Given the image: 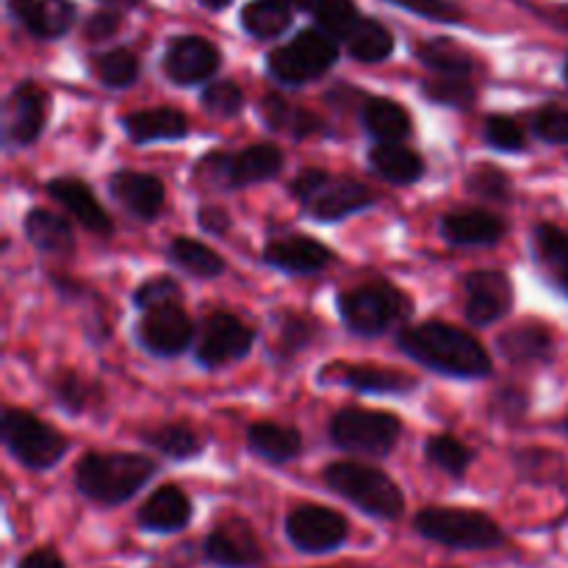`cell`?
I'll list each match as a JSON object with an SVG mask.
<instances>
[{
    "label": "cell",
    "instance_id": "cell-20",
    "mask_svg": "<svg viewBox=\"0 0 568 568\" xmlns=\"http://www.w3.org/2000/svg\"><path fill=\"white\" fill-rule=\"evenodd\" d=\"M9 11L37 39L64 37L78 17L72 0H9Z\"/></svg>",
    "mask_w": 568,
    "mask_h": 568
},
{
    "label": "cell",
    "instance_id": "cell-37",
    "mask_svg": "<svg viewBox=\"0 0 568 568\" xmlns=\"http://www.w3.org/2000/svg\"><path fill=\"white\" fill-rule=\"evenodd\" d=\"M144 442H148L150 447L159 449L161 455L175 460H186L203 453V438L186 425H166L159 427V430H150L148 436H144Z\"/></svg>",
    "mask_w": 568,
    "mask_h": 568
},
{
    "label": "cell",
    "instance_id": "cell-43",
    "mask_svg": "<svg viewBox=\"0 0 568 568\" xmlns=\"http://www.w3.org/2000/svg\"><path fill=\"white\" fill-rule=\"evenodd\" d=\"M486 142L491 144V148L503 150V153H519L521 148H525V131H521V125L516 120H510V116H488L486 120Z\"/></svg>",
    "mask_w": 568,
    "mask_h": 568
},
{
    "label": "cell",
    "instance_id": "cell-54",
    "mask_svg": "<svg viewBox=\"0 0 568 568\" xmlns=\"http://www.w3.org/2000/svg\"><path fill=\"white\" fill-rule=\"evenodd\" d=\"M275 3L286 6V9L292 11H314L316 0H275Z\"/></svg>",
    "mask_w": 568,
    "mask_h": 568
},
{
    "label": "cell",
    "instance_id": "cell-40",
    "mask_svg": "<svg viewBox=\"0 0 568 568\" xmlns=\"http://www.w3.org/2000/svg\"><path fill=\"white\" fill-rule=\"evenodd\" d=\"M316 26L331 33L336 42H344L361 20V11L355 9L353 0H316L314 6Z\"/></svg>",
    "mask_w": 568,
    "mask_h": 568
},
{
    "label": "cell",
    "instance_id": "cell-15",
    "mask_svg": "<svg viewBox=\"0 0 568 568\" xmlns=\"http://www.w3.org/2000/svg\"><path fill=\"white\" fill-rule=\"evenodd\" d=\"M466 292V320L471 325H494L503 316H508L510 305H514V286H510L508 275L494 270L471 272L464 277Z\"/></svg>",
    "mask_w": 568,
    "mask_h": 568
},
{
    "label": "cell",
    "instance_id": "cell-45",
    "mask_svg": "<svg viewBox=\"0 0 568 568\" xmlns=\"http://www.w3.org/2000/svg\"><path fill=\"white\" fill-rule=\"evenodd\" d=\"M466 186H469V192L477 194V197L499 200V203H505L510 194V181L505 178L503 170H497V166H477L469 175V181H466Z\"/></svg>",
    "mask_w": 568,
    "mask_h": 568
},
{
    "label": "cell",
    "instance_id": "cell-17",
    "mask_svg": "<svg viewBox=\"0 0 568 568\" xmlns=\"http://www.w3.org/2000/svg\"><path fill=\"white\" fill-rule=\"evenodd\" d=\"M220 70V50L203 37L172 39L164 55V72L178 87L209 81Z\"/></svg>",
    "mask_w": 568,
    "mask_h": 568
},
{
    "label": "cell",
    "instance_id": "cell-9",
    "mask_svg": "<svg viewBox=\"0 0 568 568\" xmlns=\"http://www.w3.org/2000/svg\"><path fill=\"white\" fill-rule=\"evenodd\" d=\"M283 166V153L275 144H250L239 153H211L197 164L203 178L214 175L216 186L239 189L275 178Z\"/></svg>",
    "mask_w": 568,
    "mask_h": 568
},
{
    "label": "cell",
    "instance_id": "cell-27",
    "mask_svg": "<svg viewBox=\"0 0 568 568\" xmlns=\"http://www.w3.org/2000/svg\"><path fill=\"white\" fill-rule=\"evenodd\" d=\"M369 164L377 175L386 178L388 183H397V186H408L425 175V161L399 142H377L369 150Z\"/></svg>",
    "mask_w": 568,
    "mask_h": 568
},
{
    "label": "cell",
    "instance_id": "cell-46",
    "mask_svg": "<svg viewBox=\"0 0 568 568\" xmlns=\"http://www.w3.org/2000/svg\"><path fill=\"white\" fill-rule=\"evenodd\" d=\"M532 133L549 144H568V109L547 105L532 116Z\"/></svg>",
    "mask_w": 568,
    "mask_h": 568
},
{
    "label": "cell",
    "instance_id": "cell-19",
    "mask_svg": "<svg viewBox=\"0 0 568 568\" xmlns=\"http://www.w3.org/2000/svg\"><path fill=\"white\" fill-rule=\"evenodd\" d=\"M111 194H114L116 203L133 214L136 220H155L164 209V183L161 178L148 175V172H133V170H120L116 175H111L109 181Z\"/></svg>",
    "mask_w": 568,
    "mask_h": 568
},
{
    "label": "cell",
    "instance_id": "cell-53",
    "mask_svg": "<svg viewBox=\"0 0 568 568\" xmlns=\"http://www.w3.org/2000/svg\"><path fill=\"white\" fill-rule=\"evenodd\" d=\"M197 222L209 233H222V231H227V227H231V220H227L225 211H222V209H211V205H209V209H200L197 211Z\"/></svg>",
    "mask_w": 568,
    "mask_h": 568
},
{
    "label": "cell",
    "instance_id": "cell-2",
    "mask_svg": "<svg viewBox=\"0 0 568 568\" xmlns=\"http://www.w3.org/2000/svg\"><path fill=\"white\" fill-rule=\"evenodd\" d=\"M155 460L131 453H89L75 469V486L87 499L100 505H122L136 497L150 477Z\"/></svg>",
    "mask_w": 568,
    "mask_h": 568
},
{
    "label": "cell",
    "instance_id": "cell-28",
    "mask_svg": "<svg viewBox=\"0 0 568 568\" xmlns=\"http://www.w3.org/2000/svg\"><path fill=\"white\" fill-rule=\"evenodd\" d=\"M26 236L37 250L50 255H67L75 250V236L64 216L44 209H31L26 216Z\"/></svg>",
    "mask_w": 568,
    "mask_h": 568
},
{
    "label": "cell",
    "instance_id": "cell-33",
    "mask_svg": "<svg viewBox=\"0 0 568 568\" xmlns=\"http://www.w3.org/2000/svg\"><path fill=\"white\" fill-rule=\"evenodd\" d=\"M347 44V53L353 59L364 61V64H375V61H386L394 53V37L383 22L369 20V17H361L358 26L349 31V37L344 39Z\"/></svg>",
    "mask_w": 568,
    "mask_h": 568
},
{
    "label": "cell",
    "instance_id": "cell-12",
    "mask_svg": "<svg viewBox=\"0 0 568 568\" xmlns=\"http://www.w3.org/2000/svg\"><path fill=\"white\" fill-rule=\"evenodd\" d=\"M255 342V333L233 314H211L200 333L197 361L205 369H220L244 358Z\"/></svg>",
    "mask_w": 568,
    "mask_h": 568
},
{
    "label": "cell",
    "instance_id": "cell-10",
    "mask_svg": "<svg viewBox=\"0 0 568 568\" xmlns=\"http://www.w3.org/2000/svg\"><path fill=\"white\" fill-rule=\"evenodd\" d=\"M286 538L303 555H331L349 538V525L325 505H300L286 516Z\"/></svg>",
    "mask_w": 568,
    "mask_h": 568
},
{
    "label": "cell",
    "instance_id": "cell-56",
    "mask_svg": "<svg viewBox=\"0 0 568 568\" xmlns=\"http://www.w3.org/2000/svg\"><path fill=\"white\" fill-rule=\"evenodd\" d=\"M564 75H566V81H568V61H566V67H564Z\"/></svg>",
    "mask_w": 568,
    "mask_h": 568
},
{
    "label": "cell",
    "instance_id": "cell-26",
    "mask_svg": "<svg viewBox=\"0 0 568 568\" xmlns=\"http://www.w3.org/2000/svg\"><path fill=\"white\" fill-rule=\"evenodd\" d=\"M250 453L270 464H288L303 453V436L294 427L272 425V422H258L247 430Z\"/></svg>",
    "mask_w": 568,
    "mask_h": 568
},
{
    "label": "cell",
    "instance_id": "cell-3",
    "mask_svg": "<svg viewBox=\"0 0 568 568\" xmlns=\"http://www.w3.org/2000/svg\"><path fill=\"white\" fill-rule=\"evenodd\" d=\"M325 483L333 494L347 499L372 519L397 521L405 514V497L397 483L369 464L338 460L325 469Z\"/></svg>",
    "mask_w": 568,
    "mask_h": 568
},
{
    "label": "cell",
    "instance_id": "cell-32",
    "mask_svg": "<svg viewBox=\"0 0 568 568\" xmlns=\"http://www.w3.org/2000/svg\"><path fill=\"white\" fill-rule=\"evenodd\" d=\"M416 59L430 67L436 75L447 78H469L475 70V59L453 39H427L416 44Z\"/></svg>",
    "mask_w": 568,
    "mask_h": 568
},
{
    "label": "cell",
    "instance_id": "cell-41",
    "mask_svg": "<svg viewBox=\"0 0 568 568\" xmlns=\"http://www.w3.org/2000/svg\"><path fill=\"white\" fill-rule=\"evenodd\" d=\"M425 94L430 100H436V103L453 105V109H469L477 98L475 83H471L469 78H447V75H438L436 81H427Z\"/></svg>",
    "mask_w": 568,
    "mask_h": 568
},
{
    "label": "cell",
    "instance_id": "cell-13",
    "mask_svg": "<svg viewBox=\"0 0 568 568\" xmlns=\"http://www.w3.org/2000/svg\"><path fill=\"white\" fill-rule=\"evenodd\" d=\"M48 94L33 83H20L3 103L6 148H28L39 139L48 122Z\"/></svg>",
    "mask_w": 568,
    "mask_h": 568
},
{
    "label": "cell",
    "instance_id": "cell-36",
    "mask_svg": "<svg viewBox=\"0 0 568 568\" xmlns=\"http://www.w3.org/2000/svg\"><path fill=\"white\" fill-rule=\"evenodd\" d=\"M536 250L544 266L555 275L558 286L568 294V233L555 225H538Z\"/></svg>",
    "mask_w": 568,
    "mask_h": 568
},
{
    "label": "cell",
    "instance_id": "cell-24",
    "mask_svg": "<svg viewBox=\"0 0 568 568\" xmlns=\"http://www.w3.org/2000/svg\"><path fill=\"white\" fill-rule=\"evenodd\" d=\"M442 233L449 244L477 247V244H497L505 236V225L499 216L488 214V211L466 209L444 216Z\"/></svg>",
    "mask_w": 568,
    "mask_h": 568
},
{
    "label": "cell",
    "instance_id": "cell-18",
    "mask_svg": "<svg viewBox=\"0 0 568 568\" xmlns=\"http://www.w3.org/2000/svg\"><path fill=\"white\" fill-rule=\"evenodd\" d=\"M192 514V499L186 497L183 488L161 486L144 499L136 514V525L144 532H155V536H175V532L186 530Z\"/></svg>",
    "mask_w": 568,
    "mask_h": 568
},
{
    "label": "cell",
    "instance_id": "cell-35",
    "mask_svg": "<svg viewBox=\"0 0 568 568\" xmlns=\"http://www.w3.org/2000/svg\"><path fill=\"white\" fill-rule=\"evenodd\" d=\"M292 26V9L275 0H253L242 11V28L255 39H275Z\"/></svg>",
    "mask_w": 568,
    "mask_h": 568
},
{
    "label": "cell",
    "instance_id": "cell-7",
    "mask_svg": "<svg viewBox=\"0 0 568 568\" xmlns=\"http://www.w3.org/2000/svg\"><path fill=\"white\" fill-rule=\"evenodd\" d=\"M336 39L322 31V28H308V31H300L288 44L272 50L266 67H270V75L277 78L281 83L300 87V83L325 75L336 64Z\"/></svg>",
    "mask_w": 568,
    "mask_h": 568
},
{
    "label": "cell",
    "instance_id": "cell-6",
    "mask_svg": "<svg viewBox=\"0 0 568 568\" xmlns=\"http://www.w3.org/2000/svg\"><path fill=\"white\" fill-rule=\"evenodd\" d=\"M0 433H3V444L11 453V458L33 471L55 466L64 458L67 449H70L67 438L61 436L55 427L44 425V422H39L37 416L28 414V410H6Z\"/></svg>",
    "mask_w": 568,
    "mask_h": 568
},
{
    "label": "cell",
    "instance_id": "cell-42",
    "mask_svg": "<svg viewBox=\"0 0 568 568\" xmlns=\"http://www.w3.org/2000/svg\"><path fill=\"white\" fill-rule=\"evenodd\" d=\"M200 103L214 116H236L244 105V94L233 81H216L203 89Z\"/></svg>",
    "mask_w": 568,
    "mask_h": 568
},
{
    "label": "cell",
    "instance_id": "cell-55",
    "mask_svg": "<svg viewBox=\"0 0 568 568\" xmlns=\"http://www.w3.org/2000/svg\"><path fill=\"white\" fill-rule=\"evenodd\" d=\"M197 3L205 6V9H211V11H222V9H227L233 0H197Z\"/></svg>",
    "mask_w": 568,
    "mask_h": 568
},
{
    "label": "cell",
    "instance_id": "cell-44",
    "mask_svg": "<svg viewBox=\"0 0 568 568\" xmlns=\"http://www.w3.org/2000/svg\"><path fill=\"white\" fill-rule=\"evenodd\" d=\"M386 3L433 22H464V9L455 0H386Z\"/></svg>",
    "mask_w": 568,
    "mask_h": 568
},
{
    "label": "cell",
    "instance_id": "cell-14",
    "mask_svg": "<svg viewBox=\"0 0 568 568\" xmlns=\"http://www.w3.org/2000/svg\"><path fill=\"white\" fill-rule=\"evenodd\" d=\"M203 560L214 568H258L264 549L247 521H225L203 541Z\"/></svg>",
    "mask_w": 568,
    "mask_h": 568
},
{
    "label": "cell",
    "instance_id": "cell-23",
    "mask_svg": "<svg viewBox=\"0 0 568 568\" xmlns=\"http://www.w3.org/2000/svg\"><path fill=\"white\" fill-rule=\"evenodd\" d=\"M322 381H336L364 394H408L416 388L414 377L381 366H327Z\"/></svg>",
    "mask_w": 568,
    "mask_h": 568
},
{
    "label": "cell",
    "instance_id": "cell-4",
    "mask_svg": "<svg viewBox=\"0 0 568 568\" xmlns=\"http://www.w3.org/2000/svg\"><path fill=\"white\" fill-rule=\"evenodd\" d=\"M414 530L425 541L455 552H486L505 544V532L497 521L480 510L466 508H425L416 514Z\"/></svg>",
    "mask_w": 568,
    "mask_h": 568
},
{
    "label": "cell",
    "instance_id": "cell-31",
    "mask_svg": "<svg viewBox=\"0 0 568 568\" xmlns=\"http://www.w3.org/2000/svg\"><path fill=\"white\" fill-rule=\"evenodd\" d=\"M261 116H264V122L272 131L288 133V136L294 139L314 136V133L322 131L320 116L300 109V105L288 103V100L277 98V94H270V98L261 100Z\"/></svg>",
    "mask_w": 568,
    "mask_h": 568
},
{
    "label": "cell",
    "instance_id": "cell-1",
    "mask_svg": "<svg viewBox=\"0 0 568 568\" xmlns=\"http://www.w3.org/2000/svg\"><path fill=\"white\" fill-rule=\"evenodd\" d=\"M397 342L405 355L438 375L477 381L491 372L488 349L469 331H460L447 322H422V325L405 327Z\"/></svg>",
    "mask_w": 568,
    "mask_h": 568
},
{
    "label": "cell",
    "instance_id": "cell-49",
    "mask_svg": "<svg viewBox=\"0 0 568 568\" xmlns=\"http://www.w3.org/2000/svg\"><path fill=\"white\" fill-rule=\"evenodd\" d=\"M281 336H283V353H297L300 347H305L311 338V322L300 320V316L288 314L286 316V325L281 327Z\"/></svg>",
    "mask_w": 568,
    "mask_h": 568
},
{
    "label": "cell",
    "instance_id": "cell-51",
    "mask_svg": "<svg viewBox=\"0 0 568 568\" xmlns=\"http://www.w3.org/2000/svg\"><path fill=\"white\" fill-rule=\"evenodd\" d=\"M327 178H331V175H327L325 170H303V172H300V175L292 181L294 197H297V200H308L311 194H314L316 189H320L322 183L327 181Z\"/></svg>",
    "mask_w": 568,
    "mask_h": 568
},
{
    "label": "cell",
    "instance_id": "cell-22",
    "mask_svg": "<svg viewBox=\"0 0 568 568\" xmlns=\"http://www.w3.org/2000/svg\"><path fill=\"white\" fill-rule=\"evenodd\" d=\"M264 261L281 272L292 275H314L333 261V253L311 236H286L266 244Z\"/></svg>",
    "mask_w": 568,
    "mask_h": 568
},
{
    "label": "cell",
    "instance_id": "cell-30",
    "mask_svg": "<svg viewBox=\"0 0 568 568\" xmlns=\"http://www.w3.org/2000/svg\"><path fill=\"white\" fill-rule=\"evenodd\" d=\"M497 347L514 364H538L552 355V336L541 325H519L505 331Z\"/></svg>",
    "mask_w": 568,
    "mask_h": 568
},
{
    "label": "cell",
    "instance_id": "cell-47",
    "mask_svg": "<svg viewBox=\"0 0 568 568\" xmlns=\"http://www.w3.org/2000/svg\"><path fill=\"white\" fill-rule=\"evenodd\" d=\"M53 394L61 408L70 410V414H81L89 403V386L75 372H61L53 383Z\"/></svg>",
    "mask_w": 568,
    "mask_h": 568
},
{
    "label": "cell",
    "instance_id": "cell-16",
    "mask_svg": "<svg viewBox=\"0 0 568 568\" xmlns=\"http://www.w3.org/2000/svg\"><path fill=\"white\" fill-rule=\"evenodd\" d=\"M375 203V192L353 178H327L308 200H303L305 211L320 222H338L344 216L372 209Z\"/></svg>",
    "mask_w": 568,
    "mask_h": 568
},
{
    "label": "cell",
    "instance_id": "cell-39",
    "mask_svg": "<svg viewBox=\"0 0 568 568\" xmlns=\"http://www.w3.org/2000/svg\"><path fill=\"white\" fill-rule=\"evenodd\" d=\"M92 61H94L92 64L94 72H98V78L105 83V87L125 89L139 78V59L125 48L105 50V53L94 55Z\"/></svg>",
    "mask_w": 568,
    "mask_h": 568
},
{
    "label": "cell",
    "instance_id": "cell-25",
    "mask_svg": "<svg viewBox=\"0 0 568 568\" xmlns=\"http://www.w3.org/2000/svg\"><path fill=\"white\" fill-rule=\"evenodd\" d=\"M122 122H125L128 139L136 144L175 142V139H183L189 133L186 114H181L178 109L136 111V114H128Z\"/></svg>",
    "mask_w": 568,
    "mask_h": 568
},
{
    "label": "cell",
    "instance_id": "cell-38",
    "mask_svg": "<svg viewBox=\"0 0 568 568\" xmlns=\"http://www.w3.org/2000/svg\"><path fill=\"white\" fill-rule=\"evenodd\" d=\"M427 460L447 471L449 477H464L469 471L475 453L466 444H460L455 436H433L425 447Z\"/></svg>",
    "mask_w": 568,
    "mask_h": 568
},
{
    "label": "cell",
    "instance_id": "cell-48",
    "mask_svg": "<svg viewBox=\"0 0 568 568\" xmlns=\"http://www.w3.org/2000/svg\"><path fill=\"white\" fill-rule=\"evenodd\" d=\"M178 300H181V286H178V281H172V277H153V281H144L142 286L136 288V294H133V303L144 311L153 308V305L178 303Z\"/></svg>",
    "mask_w": 568,
    "mask_h": 568
},
{
    "label": "cell",
    "instance_id": "cell-34",
    "mask_svg": "<svg viewBox=\"0 0 568 568\" xmlns=\"http://www.w3.org/2000/svg\"><path fill=\"white\" fill-rule=\"evenodd\" d=\"M170 258L181 270L194 277H220L225 272V261L203 242H194L189 236H175L170 244Z\"/></svg>",
    "mask_w": 568,
    "mask_h": 568
},
{
    "label": "cell",
    "instance_id": "cell-52",
    "mask_svg": "<svg viewBox=\"0 0 568 568\" xmlns=\"http://www.w3.org/2000/svg\"><path fill=\"white\" fill-rule=\"evenodd\" d=\"M14 568H67V566L55 549H33V552L22 555Z\"/></svg>",
    "mask_w": 568,
    "mask_h": 568
},
{
    "label": "cell",
    "instance_id": "cell-8",
    "mask_svg": "<svg viewBox=\"0 0 568 568\" xmlns=\"http://www.w3.org/2000/svg\"><path fill=\"white\" fill-rule=\"evenodd\" d=\"M403 425L397 416L386 410L369 408H344L333 416L331 438L338 449L353 455H369V458H383L394 449Z\"/></svg>",
    "mask_w": 568,
    "mask_h": 568
},
{
    "label": "cell",
    "instance_id": "cell-5",
    "mask_svg": "<svg viewBox=\"0 0 568 568\" xmlns=\"http://www.w3.org/2000/svg\"><path fill=\"white\" fill-rule=\"evenodd\" d=\"M338 311L353 333L381 336L394 322H403L410 314V300L392 283L375 281L344 292L338 297Z\"/></svg>",
    "mask_w": 568,
    "mask_h": 568
},
{
    "label": "cell",
    "instance_id": "cell-21",
    "mask_svg": "<svg viewBox=\"0 0 568 568\" xmlns=\"http://www.w3.org/2000/svg\"><path fill=\"white\" fill-rule=\"evenodd\" d=\"M48 194L92 233L109 236V233L114 231L111 216L105 214L100 200L94 197V192L83 181H75V178H53V181L48 183Z\"/></svg>",
    "mask_w": 568,
    "mask_h": 568
},
{
    "label": "cell",
    "instance_id": "cell-50",
    "mask_svg": "<svg viewBox=\"0 0 568 568\" xmlns=\"http://www.w3.org/2000/svg\"><path fill=\"white\" fill-rule=\"evenodd\" d=\"M116 28H120V14L116 11H98V14L89 17L87 22V39H92V42H103V39L114 37Z\"/></svg>",
    "mask_w": 568,
    "mask_h": 568
},
{
    "label": "cell",
    "instance_id": "cell-57",
    "mask_svg": "<svg viewBox=\"0 0 568 568\" xmlns=\"http://www.w3.org/2000/svg\"><path fill=\"white\" fill-rule=\"evenodd\" d=\"M564 430H566V433H568V422H566V425H564Z\"/></svg>",
    "mask_w": 568,
    "mask_h": 568
},
{
    "label": "cell",
    "instance_id": "cell-29",
    "mask_svg": "<svg viewBox=\"0 0 568 568\" xmlns=\"http://www.w3.org/2000/svg\"><path fill=\"white\" fill-rule=\"evenodd\" d=\"M364 128L377 142H403L410 136V114L392 98H375L364 105Z\"/></svg>",
    "mask_w": 568,
    "mask_h": 568
},
{
    "label": "cell",
    "instance_id": "cell-11",
    "mask_svg": "<svg viewBox=\"0 0 568 568\" xmlns=\"http://www.w3.org/2000/svg\"><path fill=\"white\" fill-rule=\"evenodd\" d=\"M192 316L178 303L153 305V308L144 311L142 322H139V342H142V347L148 353L161 355V358L181 355L192 344Z\"/></svg>",
    "mask_w": 568,
    "mask_h": 568
}]
</instances>
